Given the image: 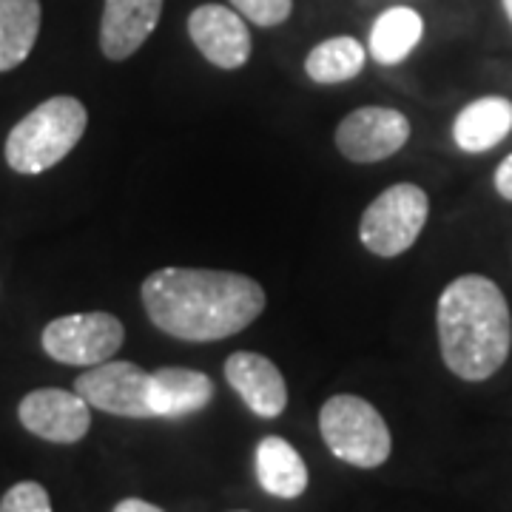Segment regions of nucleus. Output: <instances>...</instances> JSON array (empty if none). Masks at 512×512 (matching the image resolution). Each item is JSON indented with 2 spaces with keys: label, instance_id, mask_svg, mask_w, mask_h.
I'll return each mask as SVG.
<instances>
[{
  "label": "nucleus",
  "instance_id": "412c9836",
  "mask_svg": "<svg viewBox=\"0 0 512 512\" xmlns=\"http://www.w3.org/2000/svg\"><path fill=\"white\" fill-rule=\"evenodd\" d=\"M495 191L504 197V200L512 202V154L504 157L501 165L495 168Z\"/></svg>",
  "mask_w": 512,
  "mask_h": 512
},
{
  "label": "nucleus",
  "instance_id": "4be33fe9",
  "mask_svg": "<svg viewBox=\"0 0 512 512\" xmlns=\"http://www.w3.org/2000/svg\"><path fill=\"white\" fill-rule=\"evenodd\" d=\"M111 512H165L160 510L157 504H151V501H143V498H123L117 507Z\"/></svg>",
  "mask_w": 512,
  "mask_h": 512
},
{
  "label": "nucleus",
  "instance_id": "6e6552de",
  "mask_svg": "<svg viewBox=\"0 0 512 512\" xmlns=\"http://www.w3.org/2000/svg\"><path fill=\"white\" fill-rule=\"evenodd\" d=\"M410 140V120L387 106H362L350 111L336 128V146L350 163H382L402 151Z\"/></svg>",
  "mask_w": 512,
  "mask_h": 512
},
{
  "label": "nucleus",
  "instance_id": "423d86ee",
  "mask_svg": "<svg viewBox=\"0 0 512 512\" xmlns=\"http://www.w3.org/2000/svg\"><path fill=\"white\" fill-rule=\"evenodd\" d=\"M123 339H126L123 322L106 311L60 316L52 319L40 333L43 350L60 365L72 367H94L109 362L123 348Z\"/></svg>",
  "mask_w": 512,
  "mask_h": 512
},
{
  "label": "nucleus",
  "instance_id": "f3484780",
  "mask_svg": "<svg viewBox=\"0 0 512 512\" xmlns=\"http://www.w3.org/2000/svg\"><path fill=\"white\" fill-rule=\"evenodd\" d=\"M40 0H0V74L18 69L40 35Z\"/></svg>",
  "mask_w": 512,
  "mask_h": 512
},
{
  "label": "nucleus",
  "instance_id": "ddd939ff",
  "mask_svg": "<svg viewBox=\"0 0 512 512\" xmlns=\"http://www.w3.org/2000/svg\"><path fill=\"white\" fill-rule=\"evenodd\" d=\"M214 399V382L191 367H160L151 373L154 419H185L205 410Z\"/></svg>",
  "mask_w": 512,
  "mask_h": 512
},
{
  "label": "nucleus",
  "instance_id": "7ed1b4c3",
  "mask_svg": "<svg viewBox=\"0 0 512 512\" xmlns=\"http://www.w3.org/2000/svg\"><path fill=\"white\" fill-rule=\"evenodd\" d=\"M89 111L72 94H57L40 103L6 137V163L18 174H43L66 160L83 140Z\"/></svg>",
  "mask_w": 512,
  "mask_h": 512
},
{
  "label": "nucleus",
  "instance_id": "20e7f679",
  "mask_svg": "<svg viewBox=\"0 0 512 512\" xmlns=\"http://www.w3.org/2000/svg\"><path fill=\"white\" fill-rule=\"evenodd\" d=\"M319 430L330 453L350 467L376 470L393 450L387 421L362 396H330L319 410Z\"/></svg>",
  "mask_w": 512,
  "mask_h": 512
},
{
  "label": "nucleus",
  "instance_id": "aec40b11",
  "mask_svg": "<svg viewBox=\"0 0 512 512\" xmlns=\"http://www.w3.org/2000/svg\"><path fill=\"white\" fill-rule=\"evenodd\" d=\"M0 512H52V498L37 481H18L0 498Z\"/></svg>",
  "mask_w": 512,
  "mask_h": 512
},
{
  "label": "nucleus",
  "instance_id": "9d476101",
  "mask_svg": "<svg viewBox=\"0 0 512 512\" xmlns=\"http://www.w3.org/2000/svg\"><path fill=\"white\" fill-rule=\"evenodd\" d=\"M188 35L197 52L217 69L234 72L251 60V32L237 9L222 3H202L188 15Z\"/></svg>",
  "mask_w": 512,
  "mask_h": 512
},
{
  "label": "nucleus",
  "instance_id": "1a4fd4ad",
  "mask_svg": "<svg viewBox=\"0 0 512 512\" xmlns=\"http://www.w3.org/2000/svg\"><path fill=\"white\" fill-rule=\"evenodd\" d=\"M20 424L43 441L52 444H77L92 430L89 402L74 390L40 387L26 393L18 404Z\"/></svg>",
  "mask_w": 512,
  "mask_h": 512
},
{
  "label": "nucleus",
  "instance_id": "2eb2a0df",
  "mask_svg": "<svg viewBox=\"0 0 512 512\" xmlns=\"http://www.w3.org/2000/svg\"><path fill=\"white\" fill-rule=\"evenodd\" d=\"M512 131V100L507 97H478L458 111L453 123V140L467 154H484L495 148Z\"/></svg>",
  "mask_w": 512,
  "mask_h": 512
},
{
  "label": "nucleus",
  "instance_id": "f8f14e48",
  "mask_svg": "<svg viewBox=\"0 0 512 512\" xmlns=\"http://www.w3.org/2000/svg\"><path fill=\"white\" fill-rule=\"evenodd\" d=\"M163 0H103L100 52L109 60H128L157 29Z\"/></svg>",
  "mask_w": 512,
  "mask_h": 512
},
{
  "label": "nucleus",
  "instance_id": "39448f33",
  "mask_svg": "<svg viewBox=\"0 0 512 512\" xmlns=\"http://www.w3.org/2000/svg\"><path fill=\"white\" fill-rule=\"evenodd\" d=\"M427 217H430V200L424 188L413 183H396L384 188L367 205L359 222V239L370 254L393 259L402 256L407 248H413Z\"/></svg>",
  "mask_w": 512,
  "mask_h": 512
},
{
  "label": "nucleus",
  "instance_id": "6ab92c4d",
  "mask_svg": "<svg viewBox=\"0 0 512 512\" xmlns=\"http://www.w3.org/2000/svg\"><path fill=\"white\" fill-rule=\"evenodd\" d=\"M237 9L242 18L254 26L271 29V26H282L291 18L293 0H228Z\"/></svg>",
  "mask_w": 512,
  "mask_h": 512
},
{
  "label": "nucleus",
  "instance_id": "f257e3e1",
  "mask_svg": "<svg viewBox=\"0 0 512 512\" xmlns=\"http://www.w3.org/2000/svg\"><path fill=\"white\" fill-rule=\"evenodd\" d=\"M140 296L151 325L183 342L228 339L265 311L262 285L234 271L160 268L146 276Z\"/></svg>",
  "mask_w": 512,
  "mask_h": 512
},
{
  "label": "nucleus",
  "instance_id": "0eeeda50",
  "mask_svg": "<svg viewBox=\"0 0 512 512\" xmlns=\"http://www.w3.org/2000/svg\"><path fill=\"white\" fill-rule=\"evenodd\" d=\"M74 390L103 413L120 419H154L151 413V373L134 362H103L77 376Z\"/></svg>",
  "mask_w": 512,
  "mask_h": 512
},
{
  "label": "nucleus",
  "instance_id": "5701e85b",
  "mask_svg": "<svg viewBox=\"0 0 512 512\" xmlns=\"http://www.w3.org/2000/svg\"><path fill=\"white\" fill-rule=\"evenodd\" d=\"M501 6H504V12H507V18L512 23V0H501Z\"/></svg>",
  "mask_w": 512,
  "mask_h": 512
},
{
  "label": "nucleus",
  "instance_id": "9b49d317",
  "mask_svg": "<svg viewBox=\"0 0 512 512\" xmlns=\"http://www.w3.org/2000/svg\"><path fill=\"white\" fill-rule=\"evenodd\" d=\"M225 382L259 419H276L288 407V384L279 367L251 350H237L225 362Z\"/></svg>",
  "mask_w": 512,
  "mask_h": 512
},
{
  "label": "nucleus",
  "instance_id": "dca6fc26",
  "mask_svg": "<svg viewBox=\"0 0 512 512\" xmlns=\"http://www.w3.org/2000/svg\"><path fill=\"white\" fill-rule=\"evenodd\" d=\"M424 37V20L410 6H393L382 12L370 29V55L382 66H399Z\"/></svg>",
  "mask_w": 512,
  "mask_h": 512
},
{
  "label": "nucleus",
  "instance_id": "4468645a",
  "mask_svg": "<svg viewBox=\"0 0 512 512\" xmlns=\"http://www.w3.org/2000/svg\"><path fill=\"white\" fill-rule=\"evenodd\" d=\"M254 467L259 487L274 498L293 501L308 490V464L282 436H265L256 444Z\"/></svg>",
  "mask_w": 512,
  "mask_h": 512
},
{
  "label": "nucleus",
  "instance_id": "f03ea898",
  "mask_svg": "<svg viewBox=\"0 0 512 512\" xmlns=\"http://www.w3.org/2000/svg\"><path fill=\"white\" fill-rule=\"evenodd\" d=\"M439 345L447 370L464 382L495 376L512 348L510 305L493 279L464 274L439 296Z\"/></svg>",
  "mask_w": 512,
  "mask_h": 512
},
{
  "label": "nucleus",
  "instance_id": "a211bd4d",
  "mask_svg": "<svg viewBox=\"0 0 512 512\" xmlns=\"http://www.w3.org/2000/svg\"><path fill=\"white\" fill-rule=\"evenodd\" d=\"M365 60V46L356 37H328V40L316 43L311 52H308V57H305V72H308L313 83L336 86V83H345V80H353L356 74H362Z\"/></svg>",
  "mask_w": 512,
  "mask_h": 512
}]
</instances>
